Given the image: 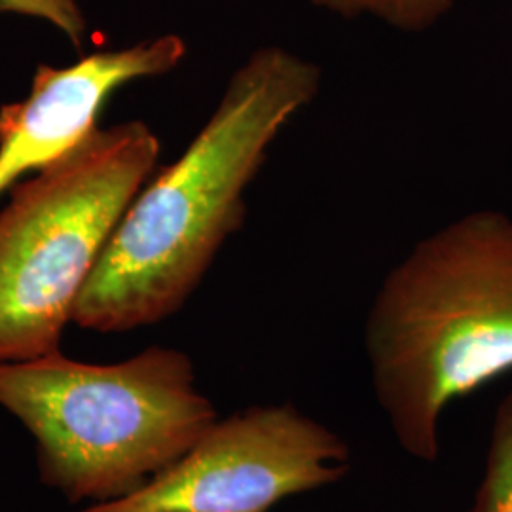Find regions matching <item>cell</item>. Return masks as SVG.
Returning a JSON list of instances; mask_svg holds the SVG:
<instances>
[{"instance_id": "cell-1", "label": "cell", "mask_w": 512, "mask_h": 512, "mask_svg": "<svg viewBox=\"0 0 512 512\" xmlns=\"http://www.w3.org/2000/svg\"><path fill=\"white\" fill-rule=\"evenodd\" d=\"M321 88L323 69L308 57L277 44L251 52L183 154L129 203L74 304V325L116 334L183 310L243 228L270 148Z\"/></svg>"}, {"instance_id": "cell-2", "label": "cell", "mask_w": 512, "mask_h": 512, "mask_svg": "<svg viewBox=\"0 0 512 512\" xmlns=\"http://www.w3.org/2000/svg\"><path fill=\"white\" fill-rule=\"evenodd\" d=\"M376 403L404 454L435 463L454 401L512 372V217L478 209L420 239L366 311Z\"/></svg>"}, {"instance_id": "cell-3", "label": "cell", "mask_w": 512, "mask_h": 512, "mask_svg": "<svg viewBox=\"0 0 512 512\" xmlns=\"http://www.w3.org/2000/svg\"><path fill=\"white\" fill-rule=\"evenodd\" d=\"M0 408L37 442L42 484L93 505L145 488L219 420L192 359L165 346L110 365L61 351L0 365Z\"/></svg>"}, {"instance_id": "cell-4", "label": "cell", "mask_w": 512, "mask_h": 512, "mask_svg": "<svg viewBox=\"0 0 512 512\" xmlns=\"http://www.w3.org/2000/svg\"><path fill=\"white\" fill-rule=\"evenodd\" d=\"M160 148L141 120L97 128L10 190L0 209V365L61 351L74 304Z\"/></svg>"}, {"instance_id": "cell-5", "label": "cell", "mask_w": 512, "mask_h": 512, "mask_svg": "<svg viewBox=\"0 0 512 512\" xmlns=\"http://www.w3.org/2000/svg\"><path fill=\"white\" fill-rule=\"evenodd\" d=\"M346 440L294 404H264L217 420L145 488L80 512H268L283 499L338 484Z\"/></svg>"}, {"instance_id": "cell-6", "label": "cell", "mask_w": 512, "mask_h": 512, "mask_svg": "<svg viewBox=\"0 0 512 512\" xmlns=\"http://www.w3.org/2000/svg\"><path fill=\"white\" fill-rule=\"evenodd\" d=\"M186 55V40L167 33L84 55L69 67L38 65L29 95L0 107V196L92 135L120 88L173 73Z\"/></svg>"}, {"instance_id": "cell-7", "label": "cell", "mask_w": 512, "mask_h": 512, "mask_svg": "<svg viewBox=\"0 0 512 512\" xmlns=\"http://www.w3.org/2000/svg\"><path fill=\"white\" fill-rule=\"evenodd\" d=\"M467 512H512V391L495 410L484 473Z\"/></svg>"}, {"instance_id": "cell-8", "label": "cell", "mask_w": 512, "mask_h": 512, "mask_svg": "<svg viewBox=\"0 0 512 512\" xmlns=\"http://www.w3.org/2000/svg\"><path fill=\"white\" fill-rule=\"evenodd\" d=\"M340 18H374L404 33H423L444 18L454 0H310Z\"/></svg>"}, {"instance_id": "cell-9", "label": "cell", "mask_w": 512, "mask_h": 512, "mask_svg": "<svg viewBox=\"0 0 512 512\" xmlns=\"http://www.w3.org/2000/svg\"><path fill=\"white\" fill-rule=\"evenodd\" d=\"M0 14L48 23L76 48L88 35V18L80 0H0Z\"/></svg>"}]
</instances>
